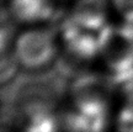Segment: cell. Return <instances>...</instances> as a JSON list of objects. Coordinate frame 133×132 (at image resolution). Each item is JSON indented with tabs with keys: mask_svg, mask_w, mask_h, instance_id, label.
Here are the masks:
<instances>
[{
	"mask_svg": "<svg viewBox=\"0 0 133 132\" xmlns=\"http://www.w3.org/2000/svg\"><path fill=\"white\" fill-rule=\"evenodd\" d=\"M107 0H79L58 28L62 53L73 63L97 61L114 27L109 21Z\"/></svg>",
	"mask_w": 133,
	"mask_h": 132,
	"instance_id": "6da1fadb",
	"label": "cell"
},
{
	"mask_svg": "<svg viewBox=\"0 0 133 132\" xmlns=\"http://www.w3.org/2000/svg\"><path fill=\"white\" fill-rule=\"evenodd\" d=\"M12 49L20 71L31 76L51 72L62 54L58 32L48 25L26 26L15 32Z\"/></svg>",
	"mask_w": 133,
	"mask_h": 132,
	"instance_id": "7a4b0ae2",
	"label": "cell"
},
{
	"mask_svg": "<svg viewBox=\"0 0 133 132\" xmlns=\"http://www.w3.org/2000/svg\"><path fill=\"white\" fill-rule=\"evenodd\" d=\"M58 0H10L9 15L21 26L49 25L58 17Z\"/></svg>",
	"mask_w": 133,
	"mask_h": 132,
	"instance_id": "3957f363",
	"label": "cell"
},
{
	"mask_svg": "<svg viewBox=\"0 0 133 132\" xmlns=\"http://www.w3.org/2000/svg\"><path fill=\"white\" fill-rule=\"evenodd\" d=\"M14 35L9 24L5 22L0 27V88L15 81L21 72L12 49Z\"/></svg>",
	"mask_w": 133,
	"mask_h": 132,
	"instance_id": "277c9868",
	"label": "cell"
},
{
	"mask_svg": "<svg viewBox=\"0 0 133 132\" xmlns=\"http://www.w3.org/2000/svg\"><path fill=\"white\" fill-rule=\"evenodd\" d=\"M107 8L121 22L118 31L126 35L133 32V0H107Z\"/></svg>",
	"mask_w": 133,
	"mask_h": 132,
	"instance_id": "5b68a950",
	"label": "cell"
},
{
	"mask_svg": "<svg viewBox=\"0 0 133 132\" xmlns=\"http://www.w3.org/2000/svg\"><path fill=\"white\" fill-rule=\"evenodd\" d=\"M4 24H5V19H4V16H3V14H1V11H0V27Z\"/></svg>",
	"mask_w": 133,
	"mask_h": 132,
	"instance_id": "8992f818",
	"label": "cell"
},
{
	"mask_svg": "<svg viewBox=\"0 0 133 132\" xmlns=\"http://www.w3.org/2000/svg\"><path fill=\"white\" fill-rule=\"evenodd\" d=\"M1 110H3V104H1V100H0V114H1Z\"/></svg>",
	"mask_w": 133,
	"mask_h": 132,
	"instance_id": "52a82bcc",
	"label": "cell"
},
{
	"mask_svg": "<svg viewBox=\"0 0 133 132\" xmlns=\"http://www.w3.org/2000/svg\"><path fill=\"white\" fill-rule=\"evenodd\" d=\"M58 1H59V3H61V1H66V0H58Z\"/></svg>",
	"mask_w": 133,
	"mask_h": 132,
	"instance_id": "ba28073f",
	"label": "cell"
},
{
	"mask_svg": "<svg viewBox=\"0 0 133 132\" xmlns=\"http://www.w3.org/2000/svg\"><path fill=\"white\" fill-rule=\"evenodd\" d=\"M3 1H4V0H0V4H1V3H3Z\"/></svg>",
	"mask_w": 133,
	"mask_h": 132,
	"instance_id": "9c48e42d",
	"label": "cell"
},
{
	"mask_svg": "<svg viewBox=\"0 0 133 132\" xmlns=\"http://www.w3.org/2000/svg\"><path fill=\"white\" fill-rule=\"evenodd\" d=\"M0 132H5V131H3V130H0Z\"/></svg>",
	"mask_w": 133,
	"mask_h": 132,
	"instance_id": "30bf717a",
	"label": "cell"
}]
</instances>
